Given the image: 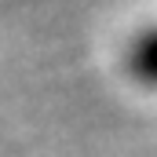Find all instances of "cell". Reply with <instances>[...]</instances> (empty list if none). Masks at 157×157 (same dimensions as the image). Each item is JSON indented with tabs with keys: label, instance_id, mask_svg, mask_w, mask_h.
Segmentation results:
<instances>
[{
	"label": "cell",
	"instance_id": "obj_1",
	"mask_svg": "<svg viewBox=\"0 0 157 157\" xmlns=\"http://www.w3.org/2000/svg\"><path fill=\"white\" fill-rule=\"evenodd\" d=\"M124 70L128 77L143 88H157V26L143 29L124 51Z\"/></svg>",
	"mask_w": 157,
	"mask_h": 157
}]
</instances>
